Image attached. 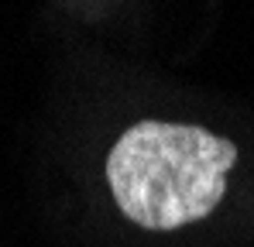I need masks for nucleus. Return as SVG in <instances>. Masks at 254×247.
I'll use <instances>...</instances> for the list:
<instances>
[{
	"mask_svg": "<svg viewBox=\"0 0 254 247\" xmlns=\"http://www.w3.org/2000/svg\"><path fill=\"white\" fill-rule=\"evenodd\" d=\"M234 162L237 148L206 127L141 121L114 144L107 182L134 223L175 230L216 209Z\"/></svg>",
	"mask_w": 254,
	"mask_h": 247,
	"instance_id": "f257e3e1",
	"label": "nucleus"
}]
</instances>
